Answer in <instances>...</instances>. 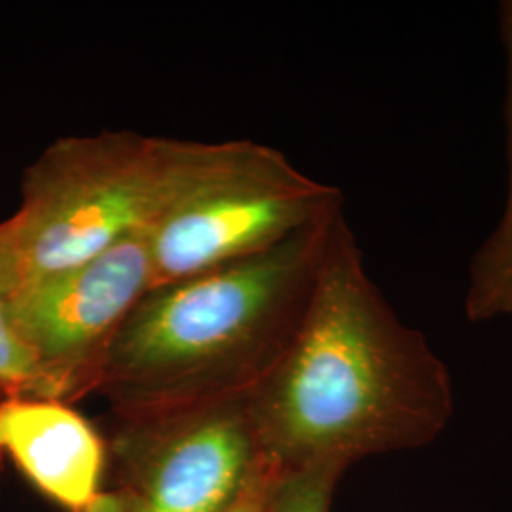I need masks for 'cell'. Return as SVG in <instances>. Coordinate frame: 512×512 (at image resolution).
<instances>
[{"instance_id":"6da1fadb","label":"cell","mask_w":512,"mask_h":512,"mask_svg":"<svg viewBox=\"0 0 512 512\" xmlns=\"http://www.w3.org/2000/svg\"><path fill=\"white\" fill-rule=\"evenodd\" d=\"M247 408L258 454L279 473L420 450L454 418L450 368L374 283L344 211L293 338Z\"/></svg>"},{"instance_id":"7a4b0ae2","label":"cell","mask_w":512,"mask_h":512,"mask_svg":"<svg viewBox=\"0 0 512 512\" xmlns=\"http://www.w3.org/2000/svg\"><path fill=\"white\" fill-rule=\"evenodd\" d=\"M342 211L266 253L152 287L114 336L93 393L120 423L247 397L291 342Z\"/></svg>"},{"instance_id":"3957f363","label":"cell","mask_w":512,"mask_h":512,"mask_svg":"<svg viewBox=\"0 0 512 512\" xmlns=\"http://www.w3.org/2000/svg\"><path fill=\"white\" fill-rule=\"evenodd\" d=\"M224 147L131 129L48 145L23 173L18 211L2 220L23 285L148 232Z\"/></svg>"},{"instance_id":"277c9868","label":"cell","mask_w":512,"mask_h":512,"mask_svg":"<svg viewBox=\"0 0 512 512\" xmlns=\"http://www.w3.org/2000/svg\"><path fill=\"white\" fill-rule=\"evenodd\" d=\"M344 209L277 148L226 141L219 162L147 232L154 287L266 253Z\"/></svg>"},{"instance_id":"5b68a950","label":"cell","mask_w":512,"mask_h":512,"mask_svg":"<svg viewBox=\"0 0 512 512\" xmlns=\"http://www.w3.org/2000/svg\"><path fill=\"white\" fill-rule=\"evenodd\" d=\"M152 287L141 232L19 289L12 323L37 361L46 399L73 403L93 393L114 336Z\"/></svg>"},{"instance_id":"8992f818","label":"cell","mask_w":512,"mask_h":512,"mask_svg":"<svg viewBox=\"0 0 512 512\" xmlns=\"http://www.w3.org/2000/svg\"><path fill=\"white\" fill-rule=\"evenodd\" d=\"M133 512H219L260 459L247 397L120 423Z\"/></svg>"},{"instance_id":"52a82bcc","label":"cell","mask_w":512,"mask_h":512,"mask_svg":"<svg viewBox=\"0 0 512 512\" xmlns=\"http://www.w3.org/2000/svg\"><path fill=\"white\" fill-rule=\"evenodd\" d=\"M0 452L67 511H82L101 490L105 444L69 403L6 397L0 403Z\"/></svg>"},{"instance_id":"ba28073f","label":"cell","mask_w":512,"mask_h":512,"mask_svg":"<svg viewBox=\"0 0 512 512\" xmlns=\"http://www.w3.org/2000/svg\"><path fill=\"white\" fill-rule=\"evenodd\" d=\"M497 14L507 73V198L501 219L471 260L463 302L471 323L512 319V0L501 2Z\"/></svg>"},{"instance_id":"9c48e42d","label":"cell","mask_w":512,"mask_h":512,"mask_svg":"<svg viewBox=\"0 0 512 512\" xmlns=\"http://www.w3.org/2000/svg\"><path fill=\"white\" fill-rule=\"evenodd\" d=\"M21 285L18 256L0 222V391L6 397L46 399L37 361L12 323V300Z\"/></svg>"},{"instance_id":"30bf717a","label":"cell","mask_w":512,"mask_h":512,"mask_svg":"<svg viewBox=\"0 0 512 512\" xmlns=\"http://www.w3.org/2000/svg\"><path fill=\"white\" fill-rule=\"evenodd\" d=\"M346 467L315 463L279 473L266 512H330L332 495Z\"/></svg>"},{"instance_id":"8fae6325","label":"cell","mask_w":512,"mask_h":512,"mask_svg":"<svg viewBox=\"0 0 512 512\" xmlns=\"http://www.w3.org/2000/svg\"><path fill=\"white\" fill-rule=\"evenodd\" d=\"M279 471L260 456L234 499L219 512H266Z\"/></svg>"},{"instance_id":"7c38bea8","label":"cell","mask_w":512,"mask_h":512,"mask_svg":"<svg viewBox=\"0 0 512 512\" xmlns=\"http://www.w3.org/2000/svg\"><path fill=\"white\" fill-rule=\"evenodd\" d=\"M80 512H133V497L126 486L118 490H99Z\"/></svg>"}]
</instances>
